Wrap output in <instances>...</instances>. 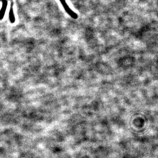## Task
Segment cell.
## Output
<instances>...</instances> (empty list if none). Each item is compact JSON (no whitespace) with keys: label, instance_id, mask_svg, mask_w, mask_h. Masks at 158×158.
Wrapping results in <instances>:
<instances>
[{"label":"cell","instance_id":"cell-1","mask_svg":"<svg viewBox=\"0 0 158 158\" xmlns=\"http://www.w3.org/2000/svg\"><path fill=\"white\" fill-rule=\"evenodd\" d=\"M60 2L63 6L64 10H65L66 12H67V14L70 15L72 19H77L78 18V15L76 12H74L72 9H70L68 5H67V3L66 2L65 0H60Z\"/></svg>","mask_w":158,"mask_h":158},{"label":"cell","instance_id":"cell-2","mask_svg":"<svg viewBox=\"0 0 158 158\" xmlns=\"http://www.w3.org/2000/svg\"><path fill=\"white\" fill-rule=\"evenodd\" d=\"M7 2L6 1H4L3 2L2 8L0 11V19H2L4 17V15L6 12V9H7Z\"/></svg>","mask_w":158,"mask_h":158},{"label":"cell","instance_id":"cell-3","mask_svg":"<svg viewBox=\"0 0 158 158\" xmlns=\"http://www.w3.org/2000/svg\"><path fill=\"white\" fill-rule=\"evenodd\" d=\"M9 19H10L11 23H14L15 22V17L14 15V10L12 8H11L10 12H9Z\"/></svg>","mask_w":158,"mask_h":158}]
</instances>
